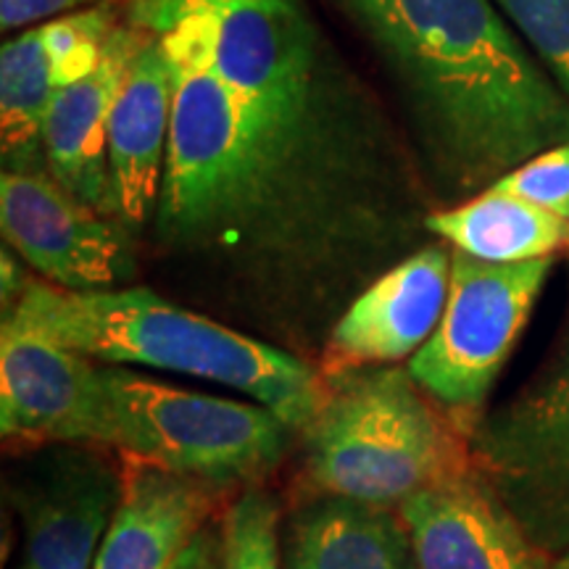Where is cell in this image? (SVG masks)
<instances>
[{"label": "cell", "instance_id": "obj_11", "mask_svg": "<svg viewBox=\"0 0 569 569\" xmlns=\"http://www.w3.org/2000/svg\"><path fill=\"white\" fill-rule=\"evenodd\" d=\"M148 30L119 21L98 69L56 96L42 132V167L92 209L113 217L109 124L117 96ZM117 219V217H113Z\"/></svg>", "mask_w": 569, "mask_h": 569}, {"label": "cell", "instance_id": "obj_10", "mask_svg": "<svg viewBox=\"0 0 569 569\" xmlns=\"http://www.w3.org/2000/svg\"><path fill=\"white\" fill-rule=\"evenodd\" d=\"M122 493V478L82 451H53L19 488V569H92Z\"/></svg>", "mask_w": 569, "mask_h": 569}, {"label": "cell", "instance_id": "obj_26", "mask_svg": "<svg viewBox=\"0 0 569 569\" xmlns=\"http://www.w3.org/2000/svg\"><path fill=\"white\" fill-rule=\"evenodd\" d=\"M538 443H543L546 448H549L553 461H557V465H561V469H567V472H569V425L565 427V430H559L549 438L538 440Z\"/></svg>", "mask_w": 569, "mask_h": 569}, {"label": "cell", "instance_id": "obj_6", "mask_svg": "<svg viewBox=\"0 0 569 569\" xmlns=\"http://www.w3.org/2000/svg\"><path fill=\"white\" fill-rule=\"evenodd\" d=\"M106 446L201 486L251 480L277 465L290 427L256 401L196 393L106 367Z\"/></svg>", "mask_w": 569, "mask_h": 569}, {"label": "cell", "instance_id": "obj_16", "mask_svg": "<svg viewBox=\"0 0 569 569\" xmlns=\"http://www.w3.org/2000/svg\"><path fill=\"white\" fill-rule=\"evenodd\" d=\"M284 569H419L411 536L390 507L327 496L293 519Z\"/></svg>", "mask_w": 569, "mask_h": 569}, {"label": "cell", "instance_id": "obj_28", "mask_svg": "<svg viewBox=\"0 0 569 569\" xmlns=\"http://www.w3.org/2000/svg\"><path fill=\"white\" fill-rule=\"evenodd\" d=\"M84 3H113V0H84Z\"/></svg>", "mask_w": 569, "mask_h": 569}, {"label": "cell", "instance_id": "obj_27", "mask_svg": "<svg viewBox=\"0 0 569 569\" xmlns=\"http://www.w3.org/2000/svg\"><path fill=\"white\" fill-rule=\"evenodd\" d=\"M551 569H569V553L561 561H557V565H553Z\"/></svg>", "mask_w": 569, "mask_h": 569}, {"label": "cell", "instance_id": "obj_23", "mask_svg": "<svg viewBox=\"0 0 569 569\" xmlns=\"http://www.w3.org/2000/svg\"><path fill=\"white\" fill-rule=\"evenodd\" d=\"M569 425V346L565 351V361L557 369V375L546 382V388L536 396V401L528 407L525 427L536 440H543L553 432L565 430Z\"/></svg>", "mask_w": 569, "mask_h": 569}, {"label": "cell", "instance_id": "obj_2", "mask_svg": "<svg viewBox=\"0 0 569 569\" xmlns=\"http://www.w3.org/2000/svg\"><path fill=\"white\" fill-rule=\"evenodd\" d=\"M3 322L111 367H148L211 380L272 409L290 430H306L327 386L315 369L148 288L63 290L27 280Z\"/></svg>", "mask_w": 569, "mask_h": 569}, {"label": "cell", "instance_id": "obj_20", "mask_svg": "<svg viewBox=\"0 0 569 569\" xmlns=\"http://www.w3.org/2000/svg\"><path fill=\"white\" fill-rule=\"evenodd\" d=\"M277 503L264 490H246L227 511L219 536V569H280Z\"/></svg>", "mask_w": 569, "mask_h": 569}, {"label": "cell", "instance_id": "obj_24", "mask_svg": "<svg viewBox=\"0 0 569 569\" xmlns=\"http://www.w3.org/2000/svg\"><path fill=\"white\" fill-rule=\"evenodd\" d=\"M84 0H0V27L3 32L21 27H40L77 11Z\"/></svg>", "mask_w": 569, "mask_h": 569}, {"label": "cell", "instance_id": "obj_17", "mask_svg": "<svg viewBox=\"0 0 569 569\" xmlns=\"http://www.w3.org/2000/svg\"><path fill=\"white\" fill-rule=\"evenodd\" d=\"M425 227L453 251L490 264L553 259L569 251V222L540 206L488 188L469 201L430 213Z\"/></svg>", "mask_w": 569, "mask_h": 569}, {"label": "cell", "instance_id": "obj_21", "mask_svg": "<svg viewBox=\"0 0 569 569\" xmlns=\"http://www.w3.org/2000/svg\"><path fill=\"white\" fill-rule=\"evenodd\" d=\"M569 98V0H493Z\"/></svg>", "mask_w": 569, "mask_h": 569}, {"label": "cell", "instance_id": "obj_8", "mask_svg": "<svg viewBox=\"0 0 569 569\" xmlns=\"http://www.w3.org/2000/svg\"><path fill=\"white\" fill-rule=\"evenodd\" d=\"M3 238L40 280L63 290L130 288L134 251L127 224L92 209L40 167L0 174Z\"/></svg>", "mask_w": 569, "mask_h": 569}, {"label": "cell", "instance_id": "obj_5", "mask_svg": "<svg viewBox=\"0 0 569 569\" xmlns=\"http://www.w3.org/2000/svg\"><path fill=\"white\" fill-rule=\"evenodd\" d=\"M409 369H348L306 427L309 472L327 496L398 507L467 475L465 453Z\"/></svg>", "mask_w": 569, "mask_h": 569}, {"label": "cell", "instance_id": "obj_14", "mask_svg": "<svg viewBox=\"0 0 569 569\" xmlns=\"http://www.w3.org/2000/svg\"><path fill=\"white\" fill-rule=\"evenodd\" d=\"M419 569H543L517 522L467 475L398 503Z\"/></svg>", "mask_w": 569, "mask_h": 569}, {"label": "cell", "instance_id": "obj_13", "mask_svg": "<svg viewBox=\"0 0 569 569\" xmlns=\"http://www.w3.org/2000/svg\"><path fill=\"white\" fill-rule=\"evenodd\" d=\"M172 103V61L159 34L148 32L127 71L109 124L111 206L113 217L127 227L146 224L159 203Z\"/></svg>", "mask_w": 569, "mask_h": 569}, {"label": "cell", "instance_id": "obj_3", "mask_svg": "<svg viewBox=\"0 0 569 569\" xmlns=\"http://www.w3.org/2000/svg\"><path fill=\"white\" fill-rule=\"evenodd\" d=\"M174 71L172 132L156 230L174 243L238 238L309 209L332 172L253 113L206 63L163 40Z\"/></svg>", "mask_w": 569, "mask_h": 569}, {"label": "cell", "instance_id": "obj_9", "mask_svg": "<svg viewBox=\"0 0 569 569\" xmlns=\"http://www.w3.org/2000/svg\"><path fill=\"white\" fill-rule=\"evenodd\" d=\"M106 367L80 351L3 322L0 432L34 443H98L109 432Z\"/></svg>", "mask_w": 569, "mask_h": 569}, {"label": "cell", "instance_id": "obj_4", "mask_svg": "<svg viewBox=\"0 0 569 569\" xmlns=\"http://www.w3.org/2000/svg\"><path fill=\"white\" fill-rule=\"evenodd\" d=\"M132 24L198 56L253 113L336 172L327 67L301 0H132Z\"/></svg>", "mask_w": 569, "mask_h": 569}, {"label": "cell", "instance_id": "obj_15", "mask_svg": "<svg viewBox=\"0 0 569 569\" xmlns=\"http://www.w3.org/2000/svg\"><path fill=\"white\" fill-rule=\"evenodd\" d=\"M206 515L209 493L201 482L130 459L92 569H167Z\"/></svg>", "mask_w": 569, "mask_h": 569}, {"label": "cell", "instance_id": "obj_18", "mask_svg": "<svg viewBox=\"0 0 569 569\" xmlns=\"http://www.w3.org/2000/svg\"><path fill=\"white\" fill-rule=\"evenodd\" d=\"M53 63L40 27H30L0 48V146L6 167H38L42 132L59 96Z\"/></svg>", "mask_w": 569, "mask_h": 569}, {"label": "cell", "instance_id": "obj_1", "mask_svg": "<svg viewBox=\"0 0 569 569\" xmlns=\"http://www.w3.org/2000/svg\"><path fill=\"white\" fill-rule=\"evenodd\" d=\"M390 69L427 163L488 190L569 142V98L493 0H336Z\"/></svg>", "mask_w": 569, "mask_h": 569}, {"label": "cell", "instance_id": "obj_7", "mask_svg": "<svg viewBox=\"0 0 569 569\" xmlns=\"http://www.w3.org/2000/svg\"><path fill=\"white\" fill-rule=\"evenodd\" d=\"M551 267L553 259L490 264L453 251L443 317L407 367L417 386L451 411L478 409L522 336Z\"/></svg>", "mask_w": 569, "mask_h": 569}, {"label": "cell", "instance_id": "obj_12", "mask_svg": "<svg viewBox=\"0 0 569 569\" xmlns=\"http://www.w3.org/2000/svg\"><path fill=\"white\" fill-rule=\"evenodd\" d=\"M451 259L430 246L375 280L332 330V353L343 365H393L432 338L451 290Z\"/></svg>", "mask_w": 569, "mask_h": 569}, {"label": "cell", "instance_id": "obj_19", "mask_svg": "<svg viewBox=\"0 0 569 569\" xmlns=\"http://www.w3.org/2000/svg\"><path fill=\"white\" fill-rule=\"evenodd\" d=\"M117 24V11L111 3H92L88 9H77L40 24L59 88L80 82L98 69Z\"/></svg>", "mask_w": 569, "mask_h": 569}, {"label": "cell", "instance_id": "obj_22", "mask_svg": "<svg viewBox=\"0 0 569 569\" xmlns=\"http://www.w3.org/2000/svg\"><path fill=\"white\" fill-rule=\"evenodd\" d=\"M490 188L507 190L569 222V142L532 156Z\"/></svg>", "mask_w": 569, "mask_h": 569}, {"label": "cell", "instance_id": "obj_25", "mask_svg": "<svg viewBox=\"0 0 569 569\" xmlns=\"http://www.w3.org/2000/svg\"><path fill=\"white\" fill-rule=\"evenodd\" d=\"M167 569H219V538L201 528Z\"/></svg>", "mask_w": 569, "mask_h": 569}]
</instances>
